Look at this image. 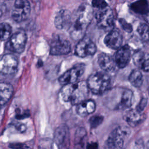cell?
I'll return each instance as SVG.
<instances>
[{"label": "cell", "mask_w": 149, "mask_h": 149, "mask_svg": "<svg viewBox=\"0 0 149 149\" xmlns=\"http://www.w3.org/2000/svg\"><path fill=\"white\" fill-rule=\"evenodd\" d=\"M85 65L83 63L76 65L73 68L68 70L59 77V82L64 86L68 84L77 82L79 79L84 73Z\"/></svg>", "instance_id": "obj_9"}, {"label": "cell", "mask_w": 149, "mask_h": 149, "mask_svg": "<svg viewBox=\"0 0 149 149\" xmlns=\"http://www.w3.org/2000/svg\"><path fill=\"white\" fill-rule=\"evenodd\" d=\"M50 54L53 55H66L71 50L70 43L61 36L56 35L50 42Z\"/></svg>", "instance_id": "obj_8"}, {"label": "cell", "mask_w": 149, "mask_h": 149, "mask_svg": "<svg viewBox=\"0 0 149 149\" xmlns=\"http://www.w3.org/2000/svg\"><path fill=\"white\" fill-rule=\"evenodd\" d=\"M97 51L94 42L88 37L84 36L79 40L75 48V54L81 58L93 55Z\"/></svg>", "instance_id": "obj_10"}, {"label": "cell", "mask_w": 149, "mask_h": 149, "mask_svg": "<svg viewBox=\"0 0 149 149\" xmlns=\"http://www.w3.org/2000/svg\"><path fill=\"white\" fill-rule=\"evenodd\" d=\"M93 16V7L87 3L81 4L74 11L72 14L70 24L68 29L73 40L79 41L85 36Z\"/></svg>", "instance_id": "obj_1"}, {"label": "cell", "mask_w": 149, "mask_h": 149, "mask_svg": "<svg viewBox=\"0 0 149 149\" xmlns=\"http://www.w3.org/2000/svg\"><path fill=\"white\" fill-rule=\"evenodd\" d=\"M147 149H149V140L148 141V142L147 143Z\"/></svg>", "instance_id": "obj_34"}, {"label": "cell", "mask_w": 149, "mask_h": 149, "mask_svg": "<svg viewBox=\"0 0 149 149\" xmlns=\"http://www.w3.org/2000/svg\"><path fill=\"white\" fill-rule=\"evenodd\" d=\"M88 91L87 82L80 81L64 85L61 90L60 94L64 101L77 105L86 100Z\"/></svg>", "instance_id": "obj_2"}, {"label": "cell", "mask_w": 149, "mask_h": 149, "mask_svg": "<svg viewBox=\"0 0 149 149\" xmlns=\"http://www.w3.org/2000/svg\"><path fill=\"white\" fill-rule=\"evenodd\" d=\"M147 100L146 98H143L140 100L139 104L137 105V107L136 109L139 112H143V110L144 109V108L147 105Z\"/></svg>", "instance_id": "obj_29"}, {"label": "cell", "mask_w": 149, "mask_h": 149, "mask_svg": "<svg viewBox=\"0 0 149 149\" xmlns=\"http://www.w3.org/2000/svg\"><path fill=\"white\" fill-rule=\"evenodd\" d=\"M119 23L121 25V27L125 31H126L127 33H130L132 31L133 27H132V25L130 24H129V23H127L125 19H120L119 20Z\"/></svg>", "instance_id": "obj_28"}, {"label": "cell", "mask_w": 149, "mask_h": 149, "mask_svg": "<svg viewBox=\"0 0 149 149\" xmlns=\"http://www.w3.org/2000/svg\"><path fill=\"white\" fill-rule=\"evenodd\" d=\"M134 101L133 92L129 89H125L121 94V103L120 110H125L129 108Z\"/></svg>", "instance_id": "obj_21"}, {"label": "cell", "mask_w": 149, "mask_h": 149, "mask_svg": "<svg viewBox=\"0 0 149 149\" xmlns=\"http://www.w3.org/2000/svg\"><path fill=\"white\" fill-rule=\"evenodd\" d=\"M68 132L67 127L65 125H62L57 128L55 133V140L57 144H62L65 140Z\"/></svg>", "instance_id": "obj_24"}, {"label": "cell", "mask_w": 149, "mask_h": 149, "mask_svg": "<svg viewBox=\"0 0 149 149\" xmlns=\"http://www.w3.org/2000/svg\"><path fill=\"white\" fill-rule=\"evenodd\" d=\"M97 25L101 29H107L112 26L115 20L113 10L108 6L99 9L95 15Z\"/></svg>", "instance_id": "obj_11"}, {"label": "cell", "mask_w": 149, "mask_h": 149, "mask_svg": "<svg viewBox=\"0 0 149 149\" xmlns=\"http://www.w3.org/2000/svg\"><path fill=\"white\" fill-rule=\"evenodd\" d=\"M11 26L6 22L0 23V41L8 40L12 36Z\"/></svg>", "instance_id": "obj_23"}, {"label": "cell", "mask_w": 149, "mask_h": 149, "mask_svg": "<svg viewBox=\"0 0 149 149\" xmlns=\"http://www.w3.org/2000/svg\"><path fill=\"white\" fill-rule=\"evenodd\" d=\"M87 149H98V145L96 143H89L87 146Z\"/></svg>", "instance_id": "obj_32"}, {"label": "cell", "mask_w": 149, "mask_h": 149, "mask_svg": "<svg viewBox=\"0 0 149 149\" xmlns=\"http://www.w3.org/2000/svg\"><path fill=\"white\" fill-rule=\"evenodd\" d=\"M13 92L12 86L6 82L0 83V107L6 104L11 98Z\"/></svg>", "instance_id": "obj_19"}, {"label": "cell", "mask_w": 149, "mask_h": 149, "mask_svg": "<svg viewBox=\"0 0 149 149\" xmlns=\"http://www.w3.org/2000/svg\"><path fill=\"white\" fill-rule=\"evenodd\" d=\"M131 58V51L127 45H123L118 49L114 61L115 65L119 68H124L129 63Z\"/></svg>", "instance_id": "obj_12"}, {"label": "cell", "mask_w": 149, "mask_h": 149, "mask_svg": "<svg viewBox=\"0 0 149 149\" xmlns=\"http://www.w3.org/2000/svg\"><path fill=\"white\" fill-rule=\"evenodd\" d=\"M133 61L138 69L144 72L149 71V53L137 51L133 55Z\"/></svg>", "instance_id": "obj_16"}, {"label": "cell", "mask_w": 149, "mask_h": 149, "mask_svg": "<svg viewBox=\"0 0 149 149\" xmlns=\"http://www.w3.org/2000/svg\"><path fill=\"white\" fill-rule=\"evenodd\" d=\"M91 6L96 8L99 9H104L108 6L105 0H92Z\"/></svg>", "instance_id": "obj_27"}, {"label": "cell", "mask_w": 149, "mask_h": 149, "mask_svg": "<svg viewBox=\"0 0 149 149\" xmlns=\"http://www.w3.org/2000/svg\"><path fill=\"white\" fill-rule=\"evenodd\" d=\"M30 10V5L27 0H15L11 13L12 17L16 22H23L29 17Z\"/></svg>", "instance_id": "obj_7"}, {"label": "cell", "mask_w": 149, "mask_h": 149, "mask_svg": "<svg viewBox=\"0 0 149 149\" xmlns=\"http://www.w3.org/2000/svg\"><path fill=\"white\" fill-rule=\"evenodd\" d=\"M146 116L143 112H139L136 109L126 111L123 115V119L126 123L132 127L137 126L144 122Z\"/></svg>", "instance_id": "obj_13"}, {"label": "cell", "mask_w": 149, "mask_h": 149, "mask_svg": "<svg viewBox=\"0 0 149 149\" xmlns=\"http://www.w3.org/2000/svg\"><path fill=\"white\" fill-rule=\"evenodd\" d=\"M10 147L13 149H31L29 147L24 144L15 143L10 145Z\"/></svg>", "instance_id": "obj_30"}, {"label": "cell", "mask_w": 149, "mask_h": 149, "mask_svg": "<svg viewBox=\"0 0 149 149\" xmlns=\"http://www.w3.org/2000/svg\"><path fill=\"white\" fill-rule=\"evenodd\" d=\"M16 129L19 131V132H23L26 130V126L24 124H22V123H18L16 125Z\"/></svg>", "instance_id": "obj_31"}, {"label": "cell", "mask_w": 149, "mask_h": 149, "mask_svg": "<svg viewBox=\"0 0 149 149\" xmlns=\"http://www.w3.org/2000/svg\"><path fill=\"white\" fill-rule=\"evenodd\" d=\"M129 80L132 85L135 87H140L143 83V75L140 70L134 69L130 73Z\"/></svg>", "instance_id": "obj_22"}, {"label": "cell", "mask_w": 149, "mask_h": 149, "mask_svg": "<svg viewBox=\"0 0 149 149\" xmlns=\"http://www.w3.org/2000/svg\"><path fill=\"white\" fill-rule=\"evenodd\" d=\"M131 9L136 13L146 16L149 13V5L146 0H137L131 4Z\"/></svg>", "instance_id": "obj_20"}, {"label": "cell", "mask_w": 149, "mask_h": 149, "mask_svg": "<svg viewBox=\"0 0 149 149\" xmlns=\"http://www.w3.org/2000/svg\"><path fill=\"white\" fill-rule=\"evenodd\" d=\"M98 63L100 68L106 72L112 70L116 65L114 59L106 53H101L98 55Z\"/></svg>", "instance_id": "obj_18"}, {"label": "cell", "mask_w": 149, "mask_h": 149, "mask_svg": "<svg viewBox=\"0 0 149 149\" xmlns=\"http://www.w3.org/2000/svg\"><path fill=\"white\" fill-rule=\"evenodd\" d=\"M104 118L100 115H95L91 117L89 119V123L90 126L93 128L97 127L99 126L103 121Z\"/></svg>", "instance_id": "obj_26"}, {"label": "cell", "mask_w": 149, "mask_h": 149, "mask_svg": "<svg viewBox=\"0 0 149 149\" xmlns=\"http://www.w3.org/2000/svg\"><path fill=\"white\" fill-rule=\"evenodd\" d=\"M95 109V104L91 100H85L81 102L76 106L77 113L80 116L84 117L93 112Z\"/></svg>", "instance_id": "obj_17"}, {"label": "cell", "mask_w": 149, "mask_h": 149, "mask_svg": "<svg viewBox=\"0 0 149 149\" xmlns=\"http://www.w3.org/2000/svg\"><path fill=\"white\" fill-rule=\"evenodd\" d=\"M72 14L66 9H61L56 15L54 19L55 26L60 30L69 29L71 22Z\"/></svg>", "instance_id": "obj_15"}, {"label": "cell", "mask_w": 149, "mask_h": 149, "mask_svg": "<svg viewBox=\"0 0 149 149\" xmlns=\"http://www.w3.org/2000/svg\"><path fill=\"white\" fill-rule=\"evenodd\" d=\"M123 37L121 33L116 29L111 30L104 38L105 45L113 49H119L122 47Z\"/></svg>", "instance_id": "obj_14"}, {"label": "cell", "mask_w": 149, "mask_h": 149, "mask_svg": "<svg viewBox=\"0 0 149 149\" xmlns=\"http://www.w3.org/2000/svg\"><path fill=\"white\" fill-rule=\"evenodd\" d=\"M137 32L143 41L147 42L149 41V26L147 24H140L137 29Z\"/></svg>", "instance_id": "obj_25"}, {"label": "cell", "mask_w": 149, "mask_h": 149, "mask_svg": "<svg viewBox=\"0 0 149 149\" xmlns=\"http://www.w3.org/2000/svg\"><path fill=\"white\" fill-rule=\"evenodd\" d=\"M130 134V130L126 126H118L109 135L105 143V149H123L126 140Z\"/></svg>", "instance_id": "obj_4"}, {"label": "cell", "mask_w": 149, "mask_h": 149, "mask_svg": "<svg viewBox=\"0 0 149 149\" xmlns=\"http://www.w3.org/2000/svg\"><path fill=\"white\" fill-rule=\"evenodd\" d=\"M88 89L95 94H101L111 86V79L105 72H98L91 74L86 81Z\"/></svg>", "instance_id": "obj_3"}, {"label": "cell", "mask_w": 149, "mask_h": 149, "mask_svg": "<svg viewBox=\"0 0 149 149\" xmlns=\"http://www.w3.org/2000/svg\"><path fill=\"white\" fill-rule=\"evenodd\" d=\"M27 40V37L24 32H16L8 40L5 48L12 52L20 54L24 50Z\"/></svg>", "instance_id": "obj_5"}, {"label": "cell", "mask_w": 149, "mask_h": 149, "mask_svg": "<svg viewBox=\"0 0 149 149\" xmlns=\"http://www.w3.org/2000/svg\"><path fill=\"white\" fill-rule=\"evenodd\" d=\"M18 59L11 54L0 55V74L10 76L14 74L17 70Z\"/></svg>", "instance_id": "obj_6"}, {"label": "cell", "mask_w": 149, "mask_h": 149, "mask_svg": "<svg viewBox=\"0 0 149 149\" xmlns=\"http://www.w3.org/2000/svg\"><path fill=\"white\" fill-rule=\"evenodd\" d=\"M2 14H3V12H2V10L0 9V17L2 16Z\"/></svg>", "instance_id": "obj_33"}]
</instances>
